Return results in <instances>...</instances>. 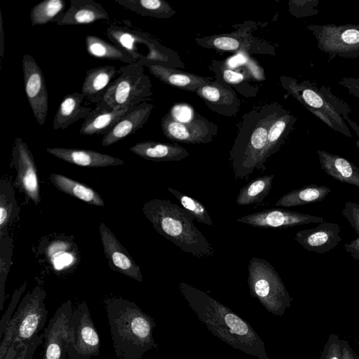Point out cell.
I'll return each mask as SVG.
<instances>
[{
    "label": "cell",
    "instance_id": "6da1fadb",
    "mask_svg": "<svg viewBox=\"0 0 359 359\" xmlns=\"http://www.w3.org/2000/svg\"><path fill=\"white\" fill-rule=\"evenodd\" d=\"M177 288L198 320L215 337L258 359H270L264 341L248 322L189 284L181 282Z\"/></svg>",
    "mask_w": 359,
    "mask_h": 359
},
{
    "label": "cell",
    "instance_id": "7a4b0ae2",
    "mask_svg": "<svg viewBox=\"0 0 359 359\" xmlns=\"http://www.w3.org/2000/svg\"><path fill=\"white\" fill-rule=\"evenodd\" d=\"M112 345L118 359H142L156 348L154 320L135 302L121 297L104 300Z\"/></svg>",
    "mask_w": 359,
    "mask_h": 359
},
{
    "label": "cell",
    "instance_id": "3957f363",
    "mask_svg": "<svg viewBox=\"0 0 359 359\" xmlns=\"http://www.w3.org/2000/svg\"><path fill=\"white\" fill-rule=\"evenodd\" d=\"M142 212L154 229L182 251L201 258L214 255L215 249L182 207L168 199L155 198L143 205Z\"/></svg>",
    "mask_w": 359,
    "mask_h": 359
},
{
    "label": "cell",
    "instance_id": "277c9868",
    "mask_svg": "<svg viewBox=\"0 0 359 359\" xmlns=\"http://www.w3.org/2000/svg\"><path fill=\"white\" fill-rule=\"evenodd\" d=\"M280 82L289 94L328 128L352 137L347 122L359 137V126L350 117L351 107L325 86L318 87L308 80L299 81L287 76H281Z\"/></svg>",
    "mask_w": 359,
    "mask_h": 359
},
{
    "label": "cell",
    "instance_id": "5b68a950",
    "mask_svg": "<svg viewBox=\"0 0 359 359\" xmlns=\"http://www.w3.org/2000/svg\"><path fill=\"white\" fill-rule=\"evenodd\" d=\"M46 297L40 285L23 297L0 339V359H14L39 336L47 320Z\"/></svg>",
    "mask_w": 359,
    "mask_h": 359
},
{
    "label": "cell",
    "instance_id": "8992f818",
    "mask_svg": "<svg viewBox=\"0 0 359 359\" xmlns=\"http://www.w3.org/2000/svg\"><path fill=\"white\" fill-rule=\"evenodd\" d=\"M283 109L280 105L265 107L248 135L244 133L238 136L230 152L231 166L236 179H245L255 170H260L269 130Z\"/></svg>",
    "mask_w": 359,
    "mask_h": 359
},
{
    "label": "cell",
    "instance_id": "52a82bcc",
    "mask_svg": "<svg viewBox=\"0 0 359 359\" xmlns=\"http://www.w3.org/2000/svg\"><path fill=\"white\" fill-rule=\"evenodd\" d=\"M248 284L251 296L269 313L281 316L291 306V299L274 267L266 259L254 257L248 266Z\"/></svg>",
    "mask_w": 359,
    "mask_h": 359
},
{
    "label": "cell",
    "instance_id": "ba28073f",
    "mask_svg": "<svg viewBox=\"0 0 359 359\" xmlns=\"http://www.w3.org/2000/svg\"><path fill=\"white\" fill-rule=\"evenodd\" d=\"M141 62L118 69V76L107 89L102 101L114 108L137 106L152 95L151 83Z\"/></svg>",
    "mask_w": 359,
    "mask_h": 359
},
{
    "label": "cell",
    "instance_id": "9c48e42d",
    "mask_svg": "<svg viewBox=\"0 0 359 359\" xmlns=\"http://www.w3.org/2000/svg\"><path fill=\"white\" fill-rule=\"evenodd\" d=\"M307 29L316 39L318 48L328 55L329 60L359 57V24H311Z\"/></svg>",
    "mask_w": 359,
    "mask_h": 359
},
{
    "label": "cell",
    "instance_id": "30bf717a",
    "mask_svg": "<svg viewBox=\"0 0 359 359\" xmlns=\"http://www.w3.org/2000/svg\"><path fill=\"white\" fill-rule=\"evenodd\" d=\"M108 39L144 65L160 64L165 56L157 41L147 33L126 27L111 25L107 29Z\"/></svg>",
    "mask_w": 359,
    "mask_h": 359
},
{
    "label": "cell",
    "instance_id": "8fae6325",
    "mask_svg": "<svg viewBox=\"0 0 359 359\" xmlns=\"http://www.w3.org/2000/svg\"><path fill=\"white\" fill-rule=\"evenodd\" d=\"M71 301L64 302L55 312L43 330L41 359H68L69 345L74 340L72 325Z\"/></svg>",
    "mask_w": 359,
    "mask_h": 359
},
{
    "label": "cell",
    "instance_id": "7c38bea8",
    "mask_svg": "<svg viewBox=\"0 0 359 359\" xmlns=\"http://www.w3.org/2000/svg\"><path fill=\"white\" fill-rule=\"evenodd\" d=\"M11 156L17 173L15 186L35 205H38L41 195L37 168L30 149L22 138H15Z\"/></svg>",
    "mask_w": 359,
    "mask_h": 359
},
{
    "label": "cell",
    "instance_id": "4fadbf2b",
    "mask_svg": "<svg viewBox=\"0 0 359 359\" xmlns=\"http://www.w3.org/2000/svg\"><path fill=\"white\" fill-rule=\"evenodd\" d=\"M24 87L29 106L39 125L45 123L48 109V92L41 67L30 55L22 56Z\"/></svg>",
    "mask_w": 359,
    "mask_h": 359
},
{
    "label": "cell",
    "instance_id": "5bb4252c",
    "mask_svg": "<svg viewBox=\"0 0 359 359\" xmlns=\"http://www.w3.org/2000/svg\"><path fill=\"white\" fill-rule=\"evenodd\" d=\"M72 325L75 352L82 359L97 356L100 353V339L86 302L79 304L73 309Z\"/></svg>",
    "mask_w": 359,
    "mask_h": 359
},
{
    "label": "cell",
    "instance_id": "9a60e30c",
    "mask_svg": "<svg viewBox=\"0 0 359 359\" xmlns=\"http://www.w3.org/2000/svg\"><path fill=\"white\" fill-rule=\"evenodd\" d=\"M161 128L168 139L187 144L210 142L217 131V126L198 114L188 123L175 121L165 114L162 118Z\"/></svg>",
    "mask_w": 359,
    "mask_h": 359
},
{
    "label": "cell",
    "instance_id": "2e32d148",
    "mask_svg": "<svg viewBox=\"0 0 359 359\" xmlns=\"http://www.w3.org/2000/svg\"><path fill=\"white\" fill-rule=\"evenodd\" d=\"M238 222L259 228H290L310 223H323L321 217L284 209H267L242 216Z\"/></svg>",
    "mask_w": 359,
    "mask_h": 359
},
{
    "label": "cell",
    "instance_id": "e0dca14e",
    "mask_svg": "<svg viewBox=\"0 0 359 359\" xmlns=\"http://www.w3.org/2000/svg\"><path fill=\"white\" fill-rule=\"evenodd\" d=\"M99 230L104 252L110 268L137 281L142 282L140 266L114 234L104 223L100 224Z\"/></svg>",
    "mask_w": 359,
    "mask_h": 359
},
{
    "label": "cell",
    "instance_id": "ac0fdd59",
    "mask_svg": "<svg viewBox=\"0 0 359 359\" xmlns=\"http://www.w3.org/2000/svg\"><path fill=\"white\" fill-rule=\"evenodd\" d=\"M339 233L338 224L324 222L315 228L297 231L294 240L309 252L324 254L339 245Z\"/></svg>",
    "mask_w": 359,
    "mask_h": 359
},
{
    "label": "cell",
    "instance_id": "d6986e66",
    "mask_svg": "<svg viewBox=\"0 0 359 359\" xmlns=\"http://www.w3.org/2000/svg\"><path fill=\"white\" fill-rule=\"evenodd\" d=\"M154 105L142 102L131 107L114 128L102 140L103 147H109L141 129L148 120Z\"/></svg>",
    "mask_w": 359,
    "mask_h": 359
},
{
    "label": "cell",
    "instance_id": "ffe728a7",
    "mask_svg": "<svg viewBox=\"0 0 359 359\" xmlns=\"http://www.w3.org/2000/svg\"><path fill=\"white\" fill-rule=\"evenodd\" d=\"M130 107L114 108L101 101L84 119L79 133L83 135H106Z\"/></svg>",
    "mask_w": 359,
    "mask_h": 359
},
{
    "label": "cell",
    "instance_id": "44dd1931",
    "mask_svg": "<svg viewBox=\"0 0 359 359\" xmlns=\"http://www.w3.org/2000/svg\"><path fill=\"white\" fill-rule=\"evenodd\" d=\"M47 152L67 163L88 168H102L123 165L125 162L114 156L81 149L48 147Z\"/></svg>",
    "mask_w": 359,
    "mask_h": 359
},
{
    "label": "cell",
    "instance_id": "7402d4cb",
    "mask_svg": "<svg viewBox=\"0 0 359 359\" xmlns=\"http://www.w3.org/2000/svg\"><path fill=\"white\" fill-rule=\"evenodd\" d=\"M321 168L334 180L359 188V168L337 154L318 149Z\"/></svg>",
    "mask_w": 359,
    "mask_h": 359
},
{
    "label": "cell",
    "instance_id": "603a6c76",
    "mask_svg": "<svg viewBox=\"0 0 359 359\" xmlns=\"http://www.w3.org/2000/svg\"><path fill=\"white\" fill-rule=\"evenodd\" d=\"M196 93L213 111L231 116L239 107V100L231 89L209 82L196 90Z\"/></svg>",
    "mask_w": 359,
    "mask_h": 359
},
{
    "label": "cell",
    "instance_id": "cb8c5ba5",
    "mask_svg": "<svg viewBox=\"0 0 359 359\" xmlns=\"http://www.w3.org/2000/svg\"><path fill=\"white\" fill-rule=\"evenodd\" d=\"M118 75L115 67L104 65L94 67L86 72L82 83L81 93L92 103L99 104L110 84Z\"/></svg>",
    "mask_w": 359,
    "mask_h": 359
},
{
    "label": "cell",
    "instance_id": "d4e9b609",
    "mask_svg": "<svg viewBox=\"0 0 359 359\" xmlns=\"http://www.w3.org/2000/svg\"><path fill=\"white\" fill-rule=\"evenodd\" d=\"M109 18L107 11L93 0H71L69 7L57 25H89Z\"/></svg>",
    "mask_w": 359,
    "mask_h": 359
},
{
    "label": "cell",
    "instance_id": "484cf974",
    "mask_svg": "<svg viewBox=\"0 0 359 359\" xmlns=\"http://www.w3.org/2000/svg\"><path fill=\"white\" fill-rule=\"evenodd\" d=\"M130 151L142 158L156 162L182 161L189 156L182 146L152 140L138 142Z\"/></svg>",
    "mask_w": 359,
    "mask_h": 359
},
{
    "label": "cell",
    "instance_id": "4316f807",
    "mask_svg": "<svg viewBox=\"0 0 359 359\" xmlns=\"http://www.w3.org/2000/svg\"><path fill=\"white\" fill-rule=\"evenodd\" d=\"M85 97L81 93L74 92L62 100L53 119V129L65 130L78 120L86 118L92 109L83 104Z\"/></svg>",
    "mask_w": 359,
    "mask_h": 359
},
{
    "label": "cell",
    "instance_id": "83f0119b",
    "mask_svg": "<svg viewBox=\"0 0 359 359\" xmlns=\"http://www.w3.org/2000/svg\"><path fill=\"white\" fill-rule=\"evenodd\" d=\"M144 66L148 68L151 74L165 84L184 90L196 91L198 88L211 81L208 78L179 72L163 65L148 63L145 64Z\"/></svg>",
    "mask_w": 359,
    "mask_h": 359
},
{
    "label": "cell",
    "instance_id": "f1b7e54d",
    "mask_svg": "<svg viewBox=\"0 0 359 359\" xmlns=\"http://www.w3.org/2000/svg\"><path fill=\"white\" fill-rule=\"evenodd\" d=\"M296 121L297 118L284 109L273 122L268 132L266 144L261 161V171L266 170V162L284 143Z\"/></svg>",
    "mask_w": 359,
    "mask_h": 359
},
{
    "label": "cell",
    "instance_id": "f546056e",
    "mask_svg": "<svg viewBox=\"0 0 359 359\" xmlns=\"http://www.w3.org/2000/svg\"><path fill=\"white\" fill-rule=\"evenodd\" d=\"M50 180L55 188L89 205L104 206V202L101 196L92 187L85 184L56 173H51Z\"/></svg>",
    "mask_w": 359,
    "mask_h": 359
},
{
    "label": "cell",
    "instance_id": "4dcf8cb0",
    "mask_svg": "<svg viewBox=\"0 0 359 359\" xmlns=\"http://www.w3.org/2000/svg\"><path fill=\"white\" fill-rule=\"evenodd\" d=\"M326 186L310 184L294 189L280 197L276 206L294 207L322 201L331 193Z\"/></svg>",
    "mask_w": 359,
    "mask_h": 359
},
{
    "label": "cell",
    "instance_id": "1f68e13d",
    "mask_svg": "<svg viewBox=\"0 0 359 359\" xmlns=\"http://www.w3.org/2000/svg\"><path fill=\"white\" fill-rule=\"evenodd\" d=\"M85 46L88 53L96 58L117 60L128 64L137 62L123 48L95 35L86 36Z\"/></svg>",
    "mask_w": 359,
    "mask_h": 359
},
{
    "label": "cell",
    "instance_id": "d6a6232c",
    "mask_svg": "<svg viewBox=\"0 0 359 359\" xmlns=\"http://www.w3.org/2000/svg\"><path fill=\"white\" fill-rule=\"evenodd\" d=\"M18 206L12 184L6 178L0 181V236L8 234V229L18 215Z\"/></svg>",
    "mask_w": 359,
    "mask_h": 359
},
{
    "label": "cell",
    "instance_id": "836d02e7",
    "mask_svg": "<svg viewBox=\"0 0 359 359\" xmlns=\"http://www.w3.org/2000/svg\"><path fill=\"white\" fill-rule=\"evenodd\" d=\"M115 3L142 16L168 18L175 13L168 3L163 0H115Z\"/></svg>",
    "mask_w": 359,
    "mask_h": 359
},
{
    "label": "cell",
    "instance_id": "e575fe53",
    "mask_svg": "<svg viewBox=\"0 0 359 359\" xmlns=\"http://www.w3.org/2000/svg\"><path fill=\"white\" fill-rule=\"evenodd\" d=\"M274 175L258 177L243 187L236 202L240 205H249L262 202L272 188Z\"/></svg>",
    "mask_w": 359,
    "mask_h": 359
},
{
    "label": "cell",
    "instance_id": "d590c367",
    "mask_svg": "<svg viewBox=\"0 0 359 359\" xmlns=\"http://www.w3.org/2000/svg\"><path fill=\"white\" fill-rule=\"evenodd\" d=\"M65 2L63 0H44L35 5L30 11L32 26L60 22L65 13Z\"/></svg>",
    "mask_w": 359,
    "mask_h": 359
},
{
    "label": "cell",
    "instance_id": "8d00e7d4",
    "mask_svg": "<svg viewBox=\"0 0 359 359\" xmlns=\"http://www.w3.org/2000/svg\"><path fill=\"white\" fill-rule=\"evenodd\" d=\"M179 201L182 208L185 210L196 221L206 224L212 225V219L205 206L196 199L186 195L173 188H167Z\"/></svg>",
    "mask_w": 359,
    "mask_h": 359
},
{
    "label": "cell",
    "instance_id": "74e56055",
    "mask_svg": "<svg viewBox=\"0 0 359 359\" xmlns=\"http://www.w3.org/2000/svg\"><path fill=\"white\" fill-rule=\"evenodd\" d=\"M13 239L7 234L0 236V311L5 300L6 282L12 265Z\"/></svg>",
    "mask_w": 359,
    "mask_h": 359
},
{
    "label": "cell",
    "instance_id": "f35d334b",
    "mask_svg": "<svg viewBox=\"0 0 359 359\" xmlns=\"http://www.w3.org/2000/svg\"><path fill=\"white\" fill-rule=\"evenodd\" d=\"M342 215L358 235L355 239L344 245V249L353 259L359 261V203L346 201L342 208Z\"/></svg>",
    "mask_w": 359,
    "mask_h": 359
},
{
    "label": "cell",
    "instance_id": "ab89813d",
    "mask_svg": "<svg viewBox=\"0 0 359 359\" xmlns=\"http://www.w3.org/2000/svg\"><path fill=\"white\" fill-rule=\"evenodd\" d=\"M318 0L291 1L290 11L298 18L313 16L318 13Z\"/></svg>",
    "mask_w": 359,
    "mask_h": 359
},
{
    "label": "cell",
    "instance_id": "60d3db41",
    "mask_svg": "<svg viewBox=\"0 0 359 359\" xmlns=\"http://www.w3.org/2000/svg\"><path fill=\"white\" fill-rule=\"evenodd\" d=\"M27 282H25L22 285H21L20 287L15 290L12 295V298L8 309L5 313L3 315L0 322V339L2 337L6 326L8 325L14 312L15 311V309L18 307V304L19 303L20 299L27 287Z\"/></svg>",
    "mask_w": 359,
    "mask_h": 359
},
{
    "label": "cell",
    "instance_id": "b9f144b4",
    "mask_svg": "<svg viewBox=\"0 0 359 359\" xmlns=\"http://www.w3.org/2000/svg\"><path fill=\"white\" fill-rule=\"evenodd\" d=\"M167 115L175 121L188 123L192 121L198 114L191 106L180 103L175 104Z\"/></svg>",
    "mask_w": 359,
    "mask_h": 359
},
{
    "label": "cell",
    "instance_id": "7bdbcfd3",
    "mask_svg": "<svg viewBox=\"0 0 359 359\" xmlns=\"http://www.w3.org/2000/svg\"><path fill=\"white\" fill-rule=\"evenodd\" d=\"M320 359H342L341 339L337 334L329 335Z\"/></svg>",
    "mask_w": 359,
    "mask_h": 359
},
{
    "label": "cell",
    "instance_id": "ee69618b",
    "mask_svg": "<svg viewBox=\"0 0 359 359\" xmlns=\"http://www.w3.org/2000/svg\"><path fill=\"white\" fill-rule=\"evenodd\" d=\"M210 41L212 47L224 51L237 50L241 47L239 41L230 36H217L211 38Z\"/></svg>",
    "mask_w": 359,
    "mask_h": 359
},
{
    "label": "cell",
    "instance_id": "f6af8a7d",
    "mask_svg": "<svg viewBox=\"0 0 359 359\" xmlns=\"http://www.w3.org/2000/svg\"><path fill=\"white\" fill-rule=\"evenodd\" d=\"M43 343V334H40L25 346L14 359H34L36 348Z\"/></svg>",
    "mask_w": 359,
    "mask_h": 359
},
{
    "label": "cell",
    "instance_id": "bcb514c9",
    "mask_svg": "<svg viewBox=\"0 0 359 359\" xmlns=\"http://www.w3.org/2000/svg\"><path fill=\"white\" fill-rule=\"evenodd\" d=\"M338 83L351 96L359 99V77H342Z\"/></svg>",
    "mask_w": 359,
    "mask_h": 359
},
{
    "label": "cell",
    "instance_id": "7dc6e473",
    "mask_svg": "<svg viewBox=\"0 0 359 359\" xmlns=\"http://www.w3.org/2000/svg\"><path fill=\"white\" fill-rule=\"evenodd\" d=\"M223 79L228 83L237 84L244 80V76L240 72L226 69L223 72Z\"/></svg>",
    "mask_w": 359,
    "mask_h": 359
},
{
    "label": "cell",
    "instance_id": "c3c4849f",
    "mask_svg": "<svg viewBox=\"0 0 359 359\" xmlns=\"http://www.w3.org/2000/svg\"><path fill=\"white\" fill-rule=\"evenodd\" d=\"M342 359H359L346 340H341Z\"/></svg>",
    "mask_w": 359,
    "mask_h": 359
},
{
    "label": "cell",
    "instance_id": "681fc988",
    "mask_svg": "<svg viewBox=\"0 0 359 359\" xmlns=\"http://www.w3.org/2000/svg\"><path fill=\"white\" fill-rule=\"evenodd\" d=\"M0 53H1V60L2 62V59L4 57V26H3V19H2V14L1 12H0Z\"/></svg>",
    "mask_w": 359,
    "mask_h": 359
},
{
    "label": "cell",
    "instance_id": "f907efd6",
    "mask_svg": "<svg viewBox=\"0 0 359 359\" xmlns=\"http://www.w3.org/2000/svg\"><path fill=\"white\" fill-rule=\"evenodd\" d=\"M245 61V58L241 55H238L234 57H231L228 62L227 65L230 68H236L237 66L243 64Z\"/></svg>",
    "mask_w": 359,
    "mask_h": 359
},
{
    "label": "cell",
    "instance_id": "816d5d0a",
    "mask_svg": "<svg viewBox=\"0 0 359 359\" xmlns=\"http://www.w3.org/2000/svg\"><path fill=\"white\" fill-rule=\"evenodd\" d=\"M73 342L72 341L69 345L68 359H82L74 350Z\"/></svg>",
    "mask_w": 359,
    "mask_h": 359
},
{
    "label": "cell",
    "instance_id": "f5cc1de1",
    "mask_svg": "<svg viewBox=\"0 0 359 359\" xmlns=\"http://www.w3.org/2000/svg\"><path fill=\"white\" fill-rule=\"evenodd\" d=\"M357 146L359 147V137H358Z\"/></svg>",
    "mask_w": 359,
    "mask_h": 359
}]
</instances>
